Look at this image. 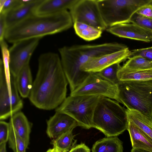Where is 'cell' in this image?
I'll list each match as a JSON object with an SVG mask.
<instances>
[{"label":"cell","mask_w":152,"mask_h":152,"mask_svg":"<svg viewBox=\"0 0 152 152\" xmlns=\"http://www.w3.org/2000/svg\"><path fill=\"white\" fill-rule=\"evenodd\" d=\"M38 62L29 99L39 109H56L66 97L68 84L60 56L53 52L45 53L39 56Z\"/></svg>","instance_id":"obj_1"},{"label":"cell","mask_w":152,"mask_h":152,"mask_svg":"<svg viewBox=\"0 0 152 152\" xmlns=\"http://www.w3.org/2000/svg\"><path fill=\"white\" fill-rule=\"evenodd\" d=\"M116 42L97 44L77 45L64 46L58 49L63 68L72 92L90 73L82 71L80 68L90 59L127 48Z\"/></svg>","instance_id":"obj_2"},{"label":"cell","mask_w":152,"mask_h":152,"mask_svg":"<svg viewBox=\"0 0 152 152\" xmlns=\"http://www.w3.org/2000/svg\"><path fill=\"white\" fill-rule=\"evenodd\" d=\"M73 23L69 11L50 15L34 14L7 29L5 39L13 44L20 41L40 38L71 28Z\"/></svg>","instance_id":"obj_3"},{"label":"cell","mask_w":152,"mask_h":152,"mask_svg":"<svg viewBox=\"0 0 152 152\" xmlns=\"http://www.w3.org/2000/svg\"><path fill=\"white\" fill-rule=\"evenodd\" d=\"M126 109L115 100L100 96L92 120V127L107 137L117 136L127 129Z\"/></svg>","instance_id":"obj_4"},{"label":"cell","mask_w":152,"mask_h":152,"mask_svg":"<svg viewBox=\"0 0 152 152\" xmlns=\"http://www.w3.org/2000/svg\"><path fill=\"white\" fill-rule=\"evenodd\" d=\"M119 102L152 118V80L120 81Z\"/></svg>","instance_id":"obj_5"},{"label":"cell","mask_w":152,"mask_h":152,"mask_svg":"<svg viewBox=\"0 0 152 152\" xmlns=\"http://www.w3.org/2000/svg\"><path fill=\"white\" fill-rule=\"evenodd\" d=\"M103 20L107 28L130 22L132 15L151 0H97Z\"/></svg>","instance_id":"obj_6"},{"label":"cell","mask_w":152,"mask_h":152,"mask_svg":"<svg viewBox=\"0 0 152 152\" xmlns=\"http://www.w3.org/2000/svg\"><path fill=\"white\" fill-rule=\"evenodd\" d=\"M100 96L79 95L66 97L56 112L71 116L78 126L88 129L92 127L94 112Z\"/></svg>","instance_id":"obj_7"},{"label":"cell","mask_w":152,"mask_h":152,"mask_svg":"<svg viewBox=\"0 0 152 152\" xmlns=\"http://www.w3.org/2000/svg\"><path fill=\"white\" fill-rule=\"evenodd\" d=\"M10 86L7 82L2 60L0 61V119L11 117L23 108L22 101L19 96L16 77L11 75Z\"/></svg>","instance_id":"obj_8"},{"label":"cell","mask_w":152,"mask_h":152,"mask_svg":"<svg viewBox=\"0 0 152 152\" xmlns=\"http://www.w3.org/2000/svg\"><path fill=\"white\" fill-rule=\"evenodd\" d=\"M70 95L96 96L119 101L117 85L103 79L96 73H90L79 86L70 92Z\"/></svg>","instance_id":"obj_9"},{"label":"cell","mask_w":152,"mask_h":152,"mask_svg":"<svg viewBox=\"0 0 152 152\" xmlns=\"http://www.w3.org/2000/svg\"><path fill=\"white\" fill-rule=\"evenodd\" d=\"M73 23H83L103 31L106 30L97 0H77L69 10Z\"/></svg>","instance_id":"obj_10"},{"label":"cell","mask_w":152,"mask_h":152,"mask_svg":"<svg viewBox=\"0 0 152 152\" xmlns=\"http://www.w3.org/2000/svg\"><path fill=\"white\" fill-rule=\"evenodd\" d=\"M40 38L20 41L12 44L9 49V68L11 75L16 77L21 69L29 64L31 56L37 46Z\"/></svg>","instance_id":"obj_11"},{"label":"cell","mask_w":152,"mask_h":152,"mask_svg":"<svg viewBox=\"0 0 152 152\" xmlns=\"http://www.w3.org/2000/svg\"><path fill=\"white\" fill-rule=\"evenodd\" d=\"M131 50L127 47L124 49L92 58L83 64L80 69L83 72L97 73L113 64L120 63L129 59Z\"/></svg>","instance_id":"obj_12"},{"label":"cell","mask_w":152,"mask_h":152,"mask_svg":"<svg viewBox=\"0 0 152 152\" xmlns=\"http://www.w3.org/2000/svg\"><path fill=\"white\" fill-rule=\"evenodd\" d=\"M109 33L120 37L149 42L152 41V31L131 22L119 24L107 28Z\"/></svg>","instance_id":"obj_13"},{"label":"cell","mask_w":152,"mask_h":152,"mask_svg":"<svg viewBox=\"0 0 152 152\" xmlns=\"http://www.w3.org/2000/svg\"><path fill=\"white\" fill-rule=\"evenodd\" d=\"M47 134L53 139L78 126L77 122L72 118L58 112H56L47 121Z\"/></svg>","instance_id":"obj_14"},{"label":"cell","mask_w":152,"mask_h":152,"mask_svg":"<svg viewBox=\"0 0 152 152\" xmlns=\"http://www.w3.org/2000/svg\"><path fill=\"white\" fill-rule=\"evenodd\" d=\"M23 4L5 15L7 29L34 14L42 0H22Z\"/></svg>","instance_id":"obj_15"},{"label":"cell","mask_w":152,"mask_h":152,"mask_svg":"<svg viewBox=\"0 0 152 152\" xmlns=\"http://www.w3.org/2000/svg\"><path fill=\"white\" fill-rule=\"evenodd\" d=\"M77 0H42L37 7L34 14L50 15L69 10Z\"/></svg>","instance_id":"obj_16"},{"label":"cell","mask_w":152,"mask_h":152,"mask_svg":"<svg viewBox=\"0 0 152 152\" xmlns=\"http://www.w3.org/2000/svg\"><path fill=\"white\" fill-rule=\"evenodd\" d=\"M128 120L137 126L152 142V118L138 111L126 109Z\"/></svg>","instance_id":"obj_17"},{"label":"cell","mask_w":152,"mask_h":152,"mask_svg":"<svg viewBox=\"0 0 152 152\" xmlns=\"http://www.w3.org/2000/svg\"><path fill=\"white\" fill-rule=\"evenodd\" d=\"M9 123V125L14 128L24 140L28 147L29 143L31 126L25 115L20 111L15 113L10 117Z\"/></svg>","instance_id":"obj_18"},{"label":"cell","mask_w":152,"mask_h":152,"mask_svg":"<svg viewBox=\"0 0 152 152\" xmlns=\"http://www.w3.org/2000/svg\"><path fill=\"white\" fill-rule=\"evenodd\" d=\"M127 130L129 134L132 148L143 149L152 152V142L137 126L128 121Z\"/></svg>","instance_id":"obj_19"},{"label":"cell","mask_w":152,"mask_h":152,"mask_svg":"<svg viewBox=\"0 0 152 152\" xmlns=\"http://www.w3.org/2000/svg\"><path fill=\"white\" fill-rule=\"evenodd\" d=\"M17 88L19 93L23 98L28 97L33 83L29 64L23 66L16 77Z\"/></svg>","instance_id":"obj_20"},{"label":"cell","mask_w":152,"mask_h":152,"mask_svg":"<svg viewBox=\"0 0 152 152\" xmlns=\"http://www.w3.org/2000/svg\"><path fill=\"white\" fill-rule=\"evenodd\" d=\"M92 152H123L122 142L117 137H109L96 141Z\"/></svg>","instance_id":"obj_21"},{"label":"cell","mask_w":152,"mask_h":152,"mask_svg":"<svg viewBox=\"0 0 152 152\" xmlns=\"http://www.w3.org/2000/svg\"><path fill=\"white\" fill-rule=\"evenodd\" d=\"M117 76L119 81L127 80H152V68L138 70H128L121 67Z\"/></svg>","instance_id":"obj_22"},{"label":"cell","mask_w":152,"mask_h":152,"mask_svg":"<svg viewBox=\"0 0 152 152\" xmlns=\"http://www.w3.org/2000/svg\"><path fill=\"white\" fill-rule=\"evenodd\" d=\"M73 25L76 34L86 41H93L101 36L102 31L92 26L79 22H75Z\"/></svg>","instance_id":"obj_23"},{"label":"cell","mask_w":152,"mask_h":152,"mask_svg":"<svg viewBox=\"0 0 152 152\" xmlns=\"http://www.w3.org/2000/svg\"><path fill=\"white\" fill-rule=\"evenodd\" d=\"M73 130L68 131L57 138L52 139L51 144L53 148L57 149L60 152H68L75 143L73 142L74 136L72 133Z\"/></svg>","instance_id":"obj_24"},{"label":"cell","mask_w":152,"mask_h":152,"mask_svg":"<svg viewBox=\"0 0 152 152\" xmlns=\"http://www.w3.org/2000/svg\"><path fill=\"white\" fill-rule=\"evenodd\" d=\"M121 67L128 70L144 69L152 68V61L140 56L131 57Z\"/></svg>","instance_id":"obj_25"},{"label":"cell","mask_w":152,"mask_h":152,"mask_svg":"<svg viewBox=\"0 0 152 152\" xmlns=\"http://www.w3.org/2000/svg\"><path fill=\"white\" fill-rule=\"evenodd\" d=\"M8 142L10 148L14 152H26L28 147L25 142L17 132L9 125Z\"/></svg>","instance_id":"obj_26"},{"label":"cell","mask_w":152,"mask_h":152,"mask_svg":"<svg viewBox=\"0 0 152 152\" xmlns=\"http://www.w3.org/2000/svg\"><path fill=\"white\" fill-rule=\"evenodd\" d=\"M121 66L120 63L115 64L96 73L103 79L113 84L117 85L120 82L117 73Z\"/></svg>","instance_id":"obj_27"},{"label":"cell","mask_w":152,"mask_h":152,"mask_svg":"<svg viewBox=\"0 0 152 152\" xmlns=\"http://www.w3.org/2000/svg\"><path fill=\"white\" fill-rule=\"evenodd\" d=\"M0 44L2 57V61L6 74L7 80L10 87L11 74L9 68L10 56L9 49L5 40L0 41Z\"/></svg>","instance_id":"obj_28"},{"label":"cell","mask_w":152,"mask_h":152,"mask_svg":"<svg viewBox=\"0 0 152 152\" xmlns=\"http://www.w3.org/2000/svg\"><path fill=\"white\" fill-rule=\"evenodd\" d=\"M129 22L152 31V18L135 13L131 17Z\"/></svg>","instance_id":"obj_29"},{"label":"cell","mask_w":152,"mask_h":152,"mask_svg":"<svg viewBox=\"0 0 152 152\" xmlns=\"http://www.w3.org/2000/svg\"><path fill=\"white\" fill-rule=\"evenodd\" d=\"M131 55L129 58L139 56L152 61V46L133 50L131 51Z\"/></svg>","instance_id":"obj_30"},{"label":"cell","mask_w":152,"mask_h":152,"mask_svg":"<svg viewBox=\"0 0 152 152\" xmlns=\"http://www.w3.org/2000/svg\"><path fill=\"white\" fill-rule=\"evenodd\" d=\"M23 4L22 0H6L0 13L6 15Z\"/></svg>","instance_id":"obj_31"},{"label":"cell","mask_w":152,"mask_h":152,"mask_svg":"<svg viewBox=\"0 0 152 152\" xmlns=\"http://www.w3.org/2000/svg\"><path fill=\"white\" fill-rule=\"evenodd\" d=\"M9 124L3 121L0 122V144L6 143L8 140Z\"/></svg>","instance_id":"obj_32"},{"label":"cell","mask_w":152,"mask_h":152,"mask_svg":"<svg viewBox=\"0 0 152 152\" xmlns=\"http://www.w3.org/2000/svg\"><path fill=\"white\" fill-rule=\"evenodd\" d=\"M151 2L142 6L136 13L145 17L152 18V4Z\"/></svg>","instance_id":"obj_33"},{"label":"cell","mask_w":152,"mask_h":152,"mask_svg":"<svg viewBox=\"0 0 152 152\" xmlns=\"http://www.w3.org/2000/svg\"><path fill=\"white\" fill-rule=\"evenodd\" d=\"M7 29L5 15L0 13V41L5 39V36Z\"/></svg>","instance_id":"obj_34"},{"label":"cell","mask_w":152,"mask_h":152,"mask_svg":"<svg viewBox=\"0 0 152 152\" xmlns=\"http://www.w3.org/2000/svg\"><path fill=\"white\" fill-rule=\"evenodd\" d=\"M68 152H90L89 148L84 144L81 143L73 147Z\"/></svg>","instance_id":"obj_35"},{"label":"cell","mask_w":152,"mask_h":152,"mask_svg":"<svg viewBox=\"0 0 152 152\" xmlns=\"http://www.w3.org/2000/svg\"><path fill=\"white\" fill-rule=\"evenodd\" d=\"M131 152H152L146 150L136 148H132Z\"/></svg>","instance_id":"obj_36"},{"label":"cell","mask_w":152,"mask_h":152,"mask_svg":"<svg viewBox=\"0 0 152 152\" xmlns=\"http://www.w3.org/2000/svg\"><path fill=\"white\" fill-rule=\"evenodd\" d=\"M0 152H6V143L0 144Z\"/></svg>","instance_id":"obj_37"},{"label":"cell","mask_w":152,"mask_h":152,"mask_svg":"<svg viewBox=\"0 0 152 152\" xmlns=\"http://www.w3.org/2000/svg\"><path fill=\"white\" fill-rule=\"evenodd\" d=\"M46 152H60L58 150L54 148H50Z\"/></svg>","instance_id":"obj_38"},{"label":"cell","mask_w":152,"mask_h":152,"mask_svg":"<svg viewBox=\"0 0 152 152\" xmlns=\"http://www.w3.org/2000/svg\"><path fill=\"white\" fill-rule=\"evenodd\" d=\"M6 0H0V11L2 8Z\"/></svg>","instance_id":"obj_39"},{"label":"cell","mask_w":152,"mask_h":152,"mask_svg":"<svg viewBox=\"0 0 152 152\" xmlns=\"http://www.w3.org/2000/svg\"><path fill=\"white\" fill-rule=\"evenodd\" d=\"M151 3L152 4V0H151Z\"/></svg>","instance_id":"obj_40"},{"label":"cell","mask_w":152,"mask_h":152,"mask_svg":"<svg viewBox=\"0 0 152 152\" xmlns=\"http://www.w3.org/2000/svg\"></svg>","instance_id":"obj_41"}]
</instances>
